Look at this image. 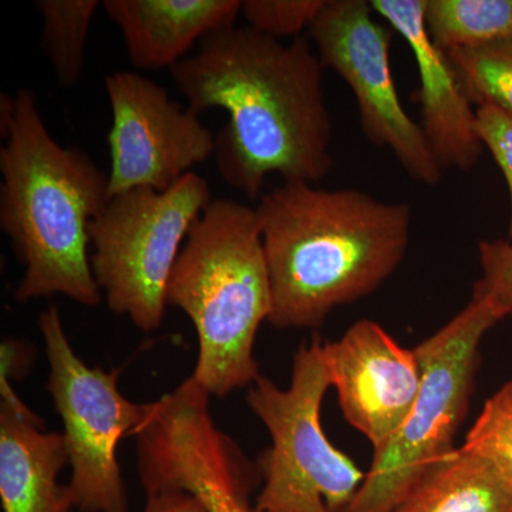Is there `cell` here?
<instances>
[{"mask_svg": "<svg viewBox=\"0 0 512 512\" xmlns=\"http://www.w3.org/2000/svg\"><path fill=\"white\" fill-rule=\"evenodd\" d=\"M323 69L308 37L285 45L231 26L204 37L200 52L170 72L188 109L227 111L215 138L217 168L225 183L255 198L269 174L316 184L332 170Z\"/></svg>", "mask_w": 512, "mask_h": 512, "instance_id": "6da1fadb", "label": "cell"}, {"mask_svg": "<svg viewBox=\"0 0 512 512\" xmlns=\"http://www.w3.org/2000/svg\"><path fill=\"white\" fill-rule=\"evenodd\" d=\"M255 211L272 289L268 322L278 329L318 328L382 286L409 249L410 205L353 188L284 183Z\"/></svg>", "mask_w": 512, "mask_h": 512, "instance_id": "7a4b0ae2", "label": "cell"}, {"mask_svg": "<svg viewBox=\"0 0 512 512\" xmlns=\"http://www.w3.org/2000/svg\"><path fill=\"white\" fill-rule=\"evenodd\" d=\"M0 148V227L25 266L18 302L64 295L80 305H100L90 264V225L109 201V174L79 148L50 136L26 87Z\"/></svg>", "mask_w": 512, "mask_h": 512, "instance_id": "3957f363", "label": "cell"}, {"mask_svg": "<svg viewBox=\"0 0 512 512\" xmlns=\"http://www.w3.org/2000/svg\"><path fill=\"white\" fill-rule=\"evenodd\" d=\"M167 305L197 330L195 382L224 397L254 383L256 333L272 313V289L255 208L215 198L192 225L167 288Z\"/></svg>", "mask_w": 512, "mask_h": 512, "instance_id": "277c9868", "label": "cell"}, {"mask_svg": "<svg viewBox=\"0 0 512 512\" xmlns=\"http://www.w3.org/2000/svg\"><path fill=\"white\" fill-rule=\"evenodd\" d=\"M501 318L473 296L447 325L414 348L421 386L409 416L384 446L343 512H394L431 467L456 450L454 436L468 409L478 348Z\"/></svg>", "mask_w": 512, "mask_h": 512, "instance_id": "5b68a950", "label": "cell"}, {"mask_svg": "<svg viewBox=\"0 0 512 512\" xmlns=\"http://www.w3.org/2000/svg\"><path fill=\"white\" fill-rule=\"evenodd\" d=\"M322 346L315 339L299 348L286 389L259 376L249 390V407L272 439L255 512H343L365 480L320 424L323 397L332 386Z\"/></svg>", "mask_w": 512, "mask_h": 512, "instance_id": "8992f818", "label": "cell"}, {"mask_svg": "<svg viewBox=\"0 0 512 512\" xmlns=\"http://www.w3.org/2000/svg\"><path fill=\"white\" fill-rule=\"evenodd\" d=\"M211 201L194 171L165 192L134 188L109 198L90 225V264L111 312L143 332L160 328L181 247Z\"/></svg>", "mask_w": 512, "mask_h": 512, "instance_id": "52a82bcc", "label": "cell"}, {"mask_svg": "<svg viewBox=\"0 0 512 512\" xmlns=\"http://www.w3.org/2000/svg\"><path fill=\"white\" fill-rule=\"evenodd\" d=\"M39 329L49 362L47 389L60 419L72 467L69 490L80 512H128L117 461L124 437L136 434L146 404L130 402L119 389L120 370L84 365L74 353L56 306L40 313Z\"/></svg>", "mask_w": 512, "mask_h": 512, "instance_id": "ba28073f", "label": "cell"}, {"mask_svg": "<svg viewBox=\"0 0 512 512\" xmlns=\"http://www.w3.org/2000/svg\"><path fill=\"white\" fill-rule=\"evenodd\" d=\"M373 13L365 0H326L309 36L323 67L335 70L355 94L367 140L389 148L413 180L434 187L444 171L397 93L389 59L393 29Z\"/></svg>", "mask_w": 512, "mask_h": 512, "instance_id": "9c48e42d", "label": "cell"}, {"mask_svg": "<svg viewBox=\"0 0 512 512\" xmlns=\"http://www.w3.org/2000/svg\"><path fill=\"white\" fill-rule=\"evenodd\" d=\"M104 84L113 113L109 197L134 188L171 190L214 156L217 136L160 84L127 70L109 74Z\"/></svg>", "mask_w": 512, "mask_h": 512, "instance_id": "30bf717a", "label": "cell"}, {"mask_svg": "<svg viewBox=\"0 0 512 512\" xmlns=\"http://www.w3.org/2000/svg\"><path fill=\"white\" fill-rule=\"evenodd\" d=\"M330 383L346 420L377 450L409 416L421 386L416 352L373 320H359L322 346Z\"/></svg>", "mask_w": 512, "mask_h": 512, "instance_id": "8fae6325", "label": "cell"}, {"mask_svg": "<svg viewBox=\"0 0 512 512\" xmlns=\"http://www.w3.org/2000/svg\"><path fill=\"white\" fill-rule=\"evenodd\" d=\"M424 2L372 0L370 6L412 49L420 79V127L437 164L443 171L471 170L483 151L476 130V110L464 96L447 53L434 45L427 33Z\"/></svg>", "mask_w": 512, "mask_h": 512, "instance_id": "7c38bea8", "label": "cell"}, {"mask_svg": "<svg viewBox=\"0 0 512 512\" xmlns=\"http://www.w3.org/2000/svg\"><path fill=\"white\" fill-rule=\"evenodd\" d=\"M69 464L63 434L49 433L0 376V500L3 512H70L69 485L57 483Z\"/></svg>", "mask_w": 512, "mask_h": 512, "instance_id": "4fadbf2b", "label": "cell"}, {"mask_svg": "<svg viewBox=\"0 0 512 512\" xmlns=\"http://www.w3.org/2000/svg\"><path fill=\"white\" fill-rule=\"evenodd\" d=\"M239 0H106L103 9L116 23L134 67H173L188 50L218 30L235 26Z\"/></svg>", "mask_w": 512, "mask_h": 512, "instance_id": "5bb4252c", "label": "cell"}, {"mask_svg": "<svg viewBox=\"0 0 512 512\" xmlns=\"http://www.w3.org/2000/svg\"><path fill=\"white\" fill-rule=\"evenodd\" d=\"M394 512H512V493L461 447L431 467Z\"/></svg>", "mask_w": 512, "mask_h": 512, "instance_id": "9a60e30c", "label": "cell"}, {"mask_svg": "<svg viewBox=\"0 0 512 512\" xmlns=\"http://www.w3.org/2000/svg\"><path fill=\"white\" fill-rule=\"evenodd\" d=\"M424 26L444 52L468 49L512 33V0H426Z\"/></svg>", "mask_w": 512, "mask_h": 512, "instance_id": "2e32d148", "label": "cell"}, {"mask_svg": "<svg viewBox=\"0 0 512 512\" xmlns=\"http://www.w3.org/2000/svg\"><path fill=\"white\" fill-rule=\"evenodd\" d=\"M43 19V53L49 60L57 82L72 89L82 79L84 55L97 0H36Z\"/></svg>", "mask_w": 512, "mask_h": 512, "instance_id": "e0dca14e", "label": "cell"}, {"mask_svg": "<svg viewBox=\"0 0 512 512\" xmlns=\"http://www.w3.org/2000/svg\"><path fill=\"white\" fill-rule=\"evenodd\" d=\"M446 53L471 104H488L512 116V33L481 46Z\"/></svg>", "mask_w": 512, "mask_h": 512, "instance_id": "ac0fdd59", "label": "cell"}, {"mask_svg": "<svg viewBox=\"0 0 512 512\" xmlns=\"http://www.w3.org/2000/svg\"><path fill=\"white\" fill-rule=\"evenodd\" d=\"M463 448L484 461L512 493V380L485 402Z\"/></svg>", "mask_w": 512, "mask_h": 512, "instance_id": "d6986e66", "label": "cell"}, {"mask_svg": "<svg viewBox=\"0 0 512 512\" xmlns=\"http://www.w3.org/2000/svg\"><path fill=\"white\" fill-rule=\"evenodd\" d=\"M326 0H245L241 13L249 28L262 35L299 37L311 28Z\"/></svg>", "mask_w": 512, "mask_h": 512, "instance_id": "ffe728a7", "label": "cell"}, {"mask_svg": "<svg viewBox=\"0 0 512 512\" xmlns=\"http://www.w3.org/2000/svg\"><path fill=\"white\" fill-rule=\"evenodd\" d=\"M483 276L474 285L473 296L490 303L505 318L512 315V244L508 241H481Z\"/></svg>", "mask_w": 512, "mask_h": 512, "instance_id": "44dd1931", "label": "cell"}, {"mask_svg": "<svg viewBox=\"0 0 512 512\" xmlns=\"http://www.w3.org/2000/svg\"><path fill=\"white\" fill-rule=\"evenodd\" d=\"M476 130L483 147L490 150L507 181L511 200L508 235L512 238V116L488 104L477 107Z\"/></svg>", "mask_w": 512, "mask_h": 512, "instance_id": "7402d4cb", "label": "cell"}, {"mask_svg": "<svg viewBox=\"0 0 512 512\" xmlns=\"http://www.w3.org/2000/svg\"><path fill=\"white\" fill-rule=\"evenodd\" d=\"M143 512H208L200 498L185 491H164L147 495Z\"/></svg>", "mask_w": 512, "mask_h": 512, "instance_id": "603a6c76", "label": "cell"}]
</instances>
